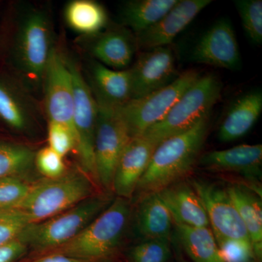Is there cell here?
<instances>
[{"label":"cell","instance_id":"6da1fadb","mask_svg":"<svg viewBox=\"0 0 262 262\" xmlns=\"http://www.w3.org/2000/svg\"><path fill=\"white\" fill-rule=\"evenodd\" d=\"M208 127V117H206L189 130L160 143L138 184L135 194L138 193L141 198L158 193L181 182L199 159Z\"/></svg>","mask_w":262,"mask_h":262},{"label":"cell","instance_id":"7a4b0ae2","mask_svg":"<svg viewBox=\"0 0 262 262\" xmlns=\"http://www.w3.org/2000/svg\"><path fill=\"white\" fill-rule=\"evenodd\" d=\"M92 182L86 173H65L55 179H43L29 188L23 201L16 207L38 223L70 209L94 195Z\"/></svg>","mask_w":262,"mask_h":262},{"label":"cell","instance_id":"3957f363","mask_svg":"<svg viewBox=\"0 0 262 262\" xmlns=\"http://www.w3.org/2000/svg\"><path fill=\"white\" fill-rule=\"evenodd\" d=\"M130 213L128 200L117 196L80 233L56 248L81 260L107 257L120 246Z\"/></svg>","mask_w":262,"mask_h":262},{"label":"cell","instance_id":"277c9868","mask_svg":"<svg viewBox=\"0 0 262 262\" xmlns=\"http://www.w3.org/2000/svg\"><path fill=\"white\" fill-rule=\"evenodd\" d=\"M222 90V82L216 76L213 74L201 76L163 120L141 136L158 146L165 139L189 130L209 116L220 98Z\"/></svg>","mask_w":262,"mask_h":262},{"label":"cell","instance_id":"5b68a950","mask_svg":"<svg viewBox=\"0 0 262 262\" xmlns=\"http://www.w3.org/2000/svg\"><path fill=\"white\" fill-rule=\"evenodd\" d=\"M113 200L108 195L94 194L59 214L27 226L18 239L27 247L37 249L59 247L80 233Z\"/></svg>","mask_w":262,"mask_h":262},{"label":"cell","instance_id":"8992f818","mask_svg":"<svg viewBox=\"0 0 262 262\" xmlns=\"http://www.w3.org/2000/svg\"><path fill=\"white\" fill-rule=\"evenodd\" d=\"M53 49L47 15L41 10L29 12L20 20L13 42V58L19 70L33 82L43 80Z\"/></svg>","mask_w":262,"mask_h":262},{"label":"cell","instance_id":"52a82bcc","mask_svg":"<svg viewBox=\"0 0 262 262\" xmlns=\"http://www.w3.org/2000/svg\"><path fill=\"white\" fill-rule=\"evenodd\" d=\"M200 77L201 74L195 70L185 71L168 85L119 107L131 138L143 135L161 121Z\"/></svg>","mask_w":262,"mask_h":262},{"label":"cell","instance_id":"ba28073f","mask_svg":"<svg viewBox=\"0 0 262 262\" xmlns=\"http://www.w3.org/2000/svg\"><path fill=\"white\" fill-rule=\"evenodd\" d=\"M96 99L98 103L94 142L96 178L100 185L112 190L117 162L132 138L119 107Z\"/></svg>","mask_w":262,"mask_h":262},{"label":"cell","instance_id":"9c48e42d","mask_svg":"<svg viewBox=\"0 0 262 262\" xmlns=\"http://www.w3.org/2000/svg\"><path fill=\"white\" fill-rule=\"evenodd\" d=\"M73 81L74 125L77 149L84 173L97 182L95 165L94 142L98 103L92 90L83 78L79 67L67 60Z\"/></svg>","mask_w":262,"mask_h":262},{"label":"cell","instance_id":"30bf717a","mask_svg":"<svg viewBox=\"0 0 262 262\" xmlns=\"http://www.w3.org/2000/svg\"><path fill=\"white\" fill-rule=\"evenodd\" d=\"M43 80L45 105L49 121L58 122L68 127L76 137L72 73L67 60L56 49L52 51Z\"/></svg>","mask_w":262,"mask_h":262},{"label":"cell","instance_id":"8fae6325","mask_svg":"<svg viewBox=\"0 0 262 262\" xmlns=\"http://www.w3.org/2000/svg\"><path fill=\"white\" fill-rule=\"evenodd\" d=\"M192 186L204 206L215 241L230 239L251 242L227 189L200 180L193 181Z\"/></svg>","mask_w":262,"mask_h":262},{"label":"cell","instance_id":"7c38bea8","mask_svg":"<svg viewBox=\"0 0 262 262\" xmlns=\"http://www.w3.org/2000/svg\"><path fill=\"white\" fill-rule=\"evenodd\" d=\"M191 57L193 62L200 64L241 70L242 60L231 20L227 18L216 20L196 43Z\"/></svg>","mask_w":262,"mask_h":262},{"label":"cell","instance_id":"4fadbf2b","mask_svg":"<svg viewBox=\"0 0 262 262\" xmlns=\"http://www.w3.org/2000/svg\"><path fill=\"white\" fill-rule=\"evenodd\" d=\"M130 70L132 99L144 97L168 85L179 76L173 52L167 46L142 52Z\"/></svg>","mask_w":262,"mask_h":262},{"label":"cell","instance_id":"5bb4252c","mask_svg":"<svg viewBox=\"0 0 262 262\" xmlns=\"http://www.w3.org/2000/svg\"><path fill=\"white\" fill-rule=\"evenodd\" d=\"M211 0H179L159 21L136 34V46L147 51L170 44Z\"/></svg>","mask_w":262,"mask_h":262},{"label":"cell","instance_id":"9a60e30c","mask_svg":"<svg viewBox=\"0 0 262 262\" xmlns=\"http://www.w3.org/2000/svg\"><path fill=\"white\" fill-rule=\"evenodd\" d=\"M157 145L144 136L132 138L117 162L113 182V190L119 198L129 200L154 153Z\"/></svg>","mask_w":262,"mask_h":262},{"label":"cell","instance_id":"2e32d148","mask_svg":"<svg viewBox=\"0 0 262 262\" xmlns=\"http://www.w3.org/2000/svg\"><path fill=\"white\" fill-rule=\"evenodd\" d=\"M157 194L168 208L176 225L210 227L204 206L192 185L179 182Z\"/></svg>","mask_w":262,"mask_h":262},{"label":"cell","instance_id":"e0dca14e","mask_svg":"<svg viewBox=\"0 0 262 262\" xmlns=\"http://www.w3.org/2000/svg\"><path fill=\"white\" fill-rule=\"evenodd\" d=\"M199 163L208 170L234 172L254 179L261 175L262 145L244 144L210 151L200 158Z\"/></svg>","mask_w":262,"mask_h":262},{"label":"cell","instance_id":"ac0fdd59","mask_svg":"<svg viewBox=\"0 0 262 262\" xmlns=\"http://www.w3.org/2000/svg\"><path fill=\"white\" fill-rule=\"evenodd\" d=\"M261 112V90L243 95L234 101L221 124L219 139L222 142H229L244 137L254 126Z\"/></svg>","mask_w":262,"mask_h":262},{"label":"cell","instance_id":"d6986e66","mask_svg":"<svg viewBox=\"0 0 262 262\" xmlns=\"http://www.w3.org/2000/svg\"><path fill=\"white\" fill-rule=\"evenodd\" d=\"M91 77L96 98L115 107H121L132 99V79L130 69L115 70L95 61L91 66Z\"/></svg>","mask_w":262,"mask_h":262},{"label":"cell","instance_id":"ffe728a7","mask_svg":"<svg viewBox=\"0 0 262 262\" xmlns=\"http://www.w3.org/2000/svg\"><path fill=\"white\" fill-rule=\"evenodd\" d=\"M136 43L123 29L101 34L93 43L91 52L101 64L115 70H125L135 54Z\"/></svg>","mask_w":262,"mask_h":262},{"label":"cell","instance_id":"44dd1931","mask_svg":"<svg viewBox=\"0 0 262 262\" xmlns=\"http://www.w3.org/2000/svg\"><path fill=\"white\" fill-rule=\"evenodd\" d=\"M172 222L170 212L157 193L139 198L136 227L144 238H170Z\"/></svg>","mask_w":262,"mask_h":262},{"label":"cell","instance_id":"7402d4cb","mask_svg":"<svg viewBox=\"0 0 262 262\" xmlns=\"http://www.w3.org/2000/svg\"><path fill=\"white\" fill-rule=\"evenodd\" d=\"M229 198L238 212L249 236L254 254L261 258L262 253V207L261 199L241 186L227 188Z\"/></svg>","mask_w":262,"mask_h":262},{"label":"cell","instance_id":"603a6c76","mask_svg":"<svg viewBox=\"0 0 262 262\" xmlns=\"http://www.w3.org/2000/svg\"><path fill=\"white\" fill-rule=\"evenodd\" d=\"M66 22L79 34L94 36L106 27L108 15L102 5L92 0H73L66 6Z\"/></svg>","mask_w":262,"mask_h":262},{"label":"cell","instance_id":"cb8c5ba5","mask_svg":"<svg viewBox=\"0 0 262 262\" xmlns=\"http://www.w3.org/2000/svg\"><path fill=\"white\" fill-rule=\"evenodd\" d=\"M179 0H132L122 8V21L136 34L159 21Z\"/></svg>","mask_w":262,"mask_h":262},{"label":"cell","instance_id":"d4e9b609","mask_svg":"<svg viewBox=\"0 0 262 262\" xmlns=\"http://www.w3.org/2000/svg\"><path fill=\"white\" fill-rule=\"evenodd\" d=\"M179 241L194 262H224L209 227L177 225Z\"/></svg>","mask_w":262,"mask_h":262},{"label":"cell","instance_id":"484cf974","mask_svg":"<svg viewBox=\"0 0 262 262\" xmlns=\"http://www.w3.org/2000/svg\"><path fill=\"white\" fill-rule=\"evenodd\" d=\"M0 119L17 130L28 125L29 113L16 89L6 79L0 77Z\"/></svg>","mask_w":262,"mask_h":262},{"label":"cell","instance_id":"4316f807","mask_svg":"<svg viewBox=\"0 0 262 262\" xmlns=\"http://www.w3.org/2000/svg\"><path fill=\"white\" fill-rule=\"evenodd\" d=\"M35 154L28 146L10 142H0V179L18 177L34 163Z\"/></svg>","mask_w":262,"mask_h":262},{"label":"cell","instance_id":"83f0119b","mask_svg":"<svg viewBox=\"0 0 262 262\" xmlns=\"http://www.w3.org/2000/svg\"><path fill=\"white\" fill-rule=\"evenodd\" d=\"M243 27L248 39L254 45L262 43L261 0H235Z\"/></svg>","mask_w":262,"mask_h":262},{"label":"cell","instance_id":"f1b7e54d","mask_svg":"<svg viewBox=\"0 0 262 262\" xmlns=\"http://www.w3.org/2000/svg\"><path fill=\"white\" fill-rule=\"evenodd\" d=\"M169 239H146L131 251L130 262H166L170 256Z\"/></svg>","mask_w":262,"mask_h":262},{"label":"cell","instance_id":"f546056e","mask_svg":"<svg viewBox=\"0 0 262 262\" xmlns=\"http://www.w3.org/2000/svg\"><path fill=\"white\" fill-rule=\"evenodd\" d=\"M29 225L28 217L20 210H0V246L18 238Z\"/></svg>","mask_w":262,"mask_h":262},{"label":"cell","instance_id":"4dcf8cb0","mask_svg":"<svg viewBox=\"0 0 262 262\" xmlns=\"http://www.w3.org/2000/svg\"><path fill=\"white\" fill-rule=\"evenodd\" d=\"M30 186L17 177L0 179V210L16 208L27 196Z\"/></svg>","mask_w":262,"mask_h":262},{"label":"cell","instance_id":"1f68e13d","mask_svg":"<svg viewBox=\"0 0 262 262\" xmlns=\"http://www.w3.org/2000/svg\"><path fill=\"white\" fill-rule=\"evenodd\" d=\"M48 139L49 147L61 158L66 156L77 147L75 136L68 128L61 123L49 121L48 129Z\"/></svg>","mask_w":262,"mask_h":262},{"label":"cell","instance_id":"d6a6232c","mask_svg":"<svg viewBox=\"0 0 262 262\" xmlns=\"http://www.w3.org/2000/svg\"><path fill=\"white\" fill-rule=\"evenodd\" d=\"M224 262H251L254 252L248 241L221 239L216 241Z\"/></svg>","mask_w":262,"mask_h":262},{"label":"cell","instance_id":"836d02e7","mask_svg":"<svg viewBox=\"0 0 262 262\" xmlns=\"http://www.w3.org/2000/svg\"><path fill=\"white\" fill-rule=\"evenodd\" d=\"M34 162L38 170L47 179H55L65 173L63 158L49 146L42 148L35 155Z\"/></svg>","mask_w":262,"mask_h":262},{"label":"cell","instance_id":"e575fe53","mask_svg":"<svg viewBox=\"0 0 262 262\" xmlns=\"http://www.w3.org/2000/svg\"><path fill=\"white\" fill-rule=\"evenodd\" d=\"M27 246L18 238L0 246V262H12L21 256Z\"/></svg>","mask_w":262,"mask_h":262},{"label":"cell","instance_id":"d590c367","mask_svg":"<svg viewBox=\"0 0 262 262\" xmlns=\"http://www.w3.org/2000/svg\"><path fill=\"white\" fill-rule=\"evenodd\" d=\"M34 262H88L83 260L65 256L63 254L52 255Z\"/></svg>","mask_w":262,"mask_h":262}]
</instances>
